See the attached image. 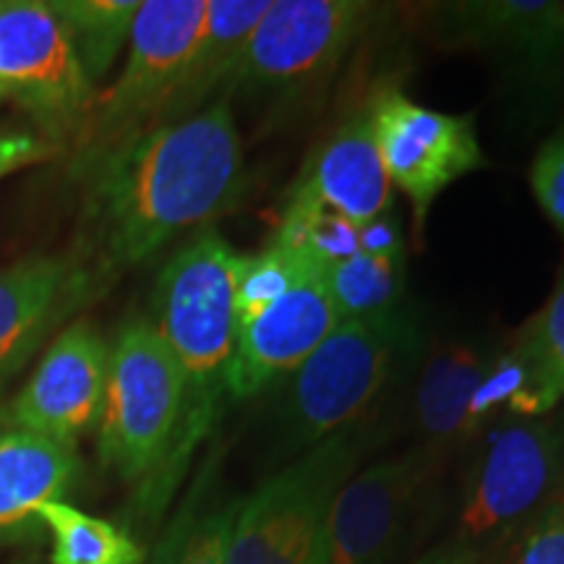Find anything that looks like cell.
Segmentation results:
<instances>
[{"mask_svg":"<svg viewBox=\"0 0 564 564\" xmlns=\"http://www.w3.org/2000/svg\"><path fill=\"white\" fill-rule=\"evenodd\" d=\"M87 257L79 288L150 262L192 228L232 209L246 188V158L230 97L162 123L89 167Z\"/></svg>","mask_w":564,"mask_h":564,"instance_id":"cell-1","label":"cell"},{"mask_svg":"<svg viewBox=\"0 0 564 564\" xmlns=\"http://www.w3.org/2000/svg\"><path fill=\"white\" fill-rule=\"evenodd\" d=\"M241 264L243 253L232 249L220 232L202 230L167 259L154 285L152 324L178 361L186 384L181 440L165 481V499L215 423L236 350V288Z\"/></svg>","mask_w":564,"mask_h":564,"instance_id":"cell-2","label":"cell"},{"mask_svg":"<svg viewBox=\"0 0 564 564\" xmlns=\"http://www.w3.org/2000/svg\"><path fill=\"white\" fill-rule=\"evenodd\" d=\"M181 366L150 319L118 329L108 352V377L97 415V455L102 468L126 484L144 486V497L165 505V481L183 426Z\"/></svg>","mask_w":564,"mask_h":564,"instance_id":"cell-3","label":"cell"},{"mask_svg":"<svg viewBox=\"0 0 564 564\" xmlns=\"http://www.w3.org/2000/svg\"><path fill=\"white\" fill-rule=\"evenodd\" d=\"M413 345L415 327L403 306L343 322L291 377L282 379L278 405L282 444L301 455L358 426Z\"/></svg>","mask_w":564,"mask_h":564,"instance_id":"cell-4","label":"cell"},{"mask_svg":"<svg viewBox=\"0 0 564 564\" xmlns=\"http://www.w3.org/2000/svg\"><path fill=\"white\" fill-rule=\"evenodd\" d=\"M207 3L209 0L139 3L126 66L108 89L97 91L87 126L76 139L84 167L173 121L207 21Z\"/></svg>","mask_w":564,"mask_h":564,"instance_id":"cell-5","label":"cell"},{"mask_svg":"<svg viewBox=\"0 0 564 564\" xmlns=\"http://www.w3.org/2000/svg\"><path fill=\"white\" fill-rule=\"evenodd\" d=\"M364 423L329 436L238 499L225 564H327V523L337 491L364 457Z\"/></svg>","mask_w":564,"mask_h":564,"instance_id":"cell-6","label":"cell"},{"mask_svg":"<svg viewBox=\"0 0 564 564\" xmlns=\"http://www.w3.org/2000/svg\"><path fill=\"white\" fill-rule=\"evenodd\" d=\"M379 6L364 0H272L253 30L228 97L288 102L329 79Z\"/></svg>","mask_w":564,"mask_h":564,"instance_id":"cell-7","label":"cell"},{"mask_svg":"<svg viewBox=\"0 0 564 564\" xmlns=\"http://www.w3.org/2000/svg\"><path fill=\"white\" fill-rule=\"evenodd\" d=\"M564 476V429L549 415L512 419L491 434L457 514V544L481 552L533 518Z\"/></svg>","mask_w":564,"mask_h":564,"instance_id":"cell-8","label":"cell"},{"mask_svg":"<svg viewBox=\"0 0 564 564\" xmlns=\"http://www.w3.org/2000/svg\"><path fill=\"white\" fill-rule=\"evenodd\" d=\"M387 178L411 204L415 238L423 236L434 202L453 183L489 165L474 116H455L382 87L366 102Z\"/></svg>","mask_w":564,"mask_h":564,"instance_id":"cell-9","label":"cell"},{"mask_svg":"<svg viewBox=\"0 0 564 564\" xmlns=\"http://www.w3.org/2000/svg\"><path fill=\"white\" fill-rule=\"evenodd\" d=\"M0 95L17 97L47 137H82L97 87L47 3H0Z\"/></svg>","mask_w":564,"mask_h":564,"instance_id":"cell-10","label":"cell"},{"mask_svg":"<svg viewBox=\"0 0 564 564\" xmlns=\"http://www.w3.org/2000/svg\"><path fill=\"white\" fill-rule=\"evenodd\" d=\"M432 468V453L419 447L350 476L329 510L327 564L390 562Z\"/></svg>","mask_w":564,"mask_h":564,"instance_id":"cell-11","label":"cell"},{"mask_svg":"<svg viewBox=\"0 0 564 564\" xmlns=\"http://www.w3.org/2000/svg\"><path fill=\"white\" fill-rule=\"evenodd\" d=\"M340 316L316 267L264 312L238 327L225 392L232 400L257 398L299 369L329 335Z\"/></svg>","mask_w":564,"mask_h":564,"instance_id":"cell-12","label":"cell"},{"mask_svg":"<svg viewBox=\"0 0 564 564\" xmlns=\"http://www.w3.org/2000/svg\"><path fill=\"white\" fill-rule=\"evenodd\" d=\"M108 352L91 324H70L11 405V429L74 447L100 415Z\"/></svg>","mask_w":564,"mask_h":564,"instance_id":"cell-13","label":"cell"},{"mask_svg":"<svg viewBox=\"0 0 564 564\" xmlns=\"http://www.w3.org/2000/svg\"><path fill=\"white\" fill-rule=\"evenodd\" d=\"M387 209H392V183L373 137L371 112L364 105L308 154L282 215L333 212L358 228Z\"/></svg>","mask_w":564,"mask_h":564,"instance_id":"cell-14","label":"cell"},{"mask_svg":"<svg viewBox=\"0 0 564 564\" xmlns=\"http://www.w3.org/2000/svg\"><path fill=\"white\" fill-rule=\"evenodd\" d=\"M447 45L497 53L533 82H556L564 58V3L552 0H468L434 11Z\"/></svg>","mask_w":564,"mask_h":564,"instance_id":"cell-15","label":"cell"},{"mask_svg":"<svg viewBox=\"0 0 564 564\" xmlns=\"http://www.w3.org/2000/svg\"><path fill=\"white\" fill-rule=\"evenodd\" d=\"M76 447L42 436L0 432V541L24 539L47 502H63L79 478Z\"/></svg>","mask_w":564,"mask_h":564,"instance_id":"cell-16","label":"cell"},{"mask_svg":"<svg viewBox=\"0 0 564 564\" xmlns=\"http://www.w3.org/2000/svg\"><path fill=\"white\" fill-rule=\"evenodd\" d=\"M491 361L489 348L470 343L436 345L429 352L415 387L413 411L419 432L432 447H449L476 436L470 426V403Z\"/></svg>","mask_w":564,"mask_h":564,"instance_id":"cell-17","label":"cell"},{"mask_svg":"<svg viewBox=\"0 0 564 564\" xmlns=\"http://www.w3.org/2000/svg\"><path fill=\"white\" fill-rule=\"evenodd\" d=\"M79 291L68 259L37 257L0 270V366L17 364L58 314L63 299Z\"/></svg>","mask_w":564,"mask_h":564,"instance_id":"cell-18","label":"cell"},{"mask_svg":"<svg viewBox=\"0 0 564 564\" xmlns=\"http://www.w3.org/2000/svg\"><path fill=\"white\" fill-rule=\"evenodd\" d=\"M270 3L272 0H209L199 47L175 105L173 121L207 108V97L215 89L228 95L246 45Z\"/></svg>","mask_w":564,"mask_h":564,"instance_id":"cell-19","label":"cell"},{"mask_svg":"<svg viewBox=\"0 0 564 564\" xmlns=\"http://www.w3.org/2000/svg\"><path fill=\"white\" fill-rule=\"evenodd\" d=\"M66 26L87 79L100 84L110 74L137 19V0H55L47 3Z\"/></svg>","mask_w":564,"mask_h":564,"instance_id":"cell-20","label":"cell"},{"mask_svg":"<svg viewBox=\"0 0 564 564\" xmlns=\"http://www.w3.org/2000/svg\"><path fill=\"white\" fill-rule=\"evenodd\" d=\"M531 377V390L520 419H541L564 400V285L554 291L546 306L514 337Z\"/></svg>","mask_w":564,"mask_h":564,"instance_id":"cell-21","label":"cell"},{"mask_svg":"<svg viewBox=\"0 0 564 564\" xmlns=\"http://www.w3.org/2000/svg\"><path fill=\"white\" fill-rule=\"evenodd\" d=\"M40 525L53 535V564H144V552L129 533L68 502L42 507Z\"/></svg>","mask_w":564,"mask_h":564,"instance_id":"cell-22","label":"cell"},{"mask_svg":"<svg viewBox=\"0 0 564 564\" xmlns=\"http://www.w3.org/2000/svg\"><path fill=\"white\" fill-rule=\"evenodd\" d=\"M322 282L340 322L392 312L403 299L405 259L369 257L358 251L345 262L322 267Z\"/></svg>","mask_w":564,"mask_h":564,"instance_id":"cell-23","label":"cell"},{"mask_svg":"<svg viewBox=\"0 0 564 564\" xmlns=\"http://www.w3.org/2000/svg\"><path fill=\"white\" fill-rule=\"evenodd\" d=\"M236 502H225L212 486L202 484L192 494L171 531L162 535L150 564H225V544Z\"/></svg>","mask_w":564,"mask_h":564,"instance_id":"cell-24","label":"cell"},{"mask_svg":"<svg viewBox=\"0 0 564 564\" xmlns=\"http://www.w3.org/2000/svg\"><path fill=\"white\" fill-rule=\"evenodd\" d=\"M316 267L319 264L303 249H293V246L278 241L264 246L253 257H243L236 288L238 327L253 319L259 312H264L267 306H272Z\"/></svg>","mask_w":564,"mask_h":564,"instance_id":"cell-25","label":"cell"},{"mask_svg":"<svg viewBox=\"0 0 564 564\" xmlns=\"http://www.w3.org/2000/svg\"><path fill=\"white\" fill-rule=\"evenodd\" d=\"M502 564H564V476L546 505L520 528Z\"/></svg>","mask_w":564,"mask_h":564,"instance_id":"cell-26","label":"cell"},{"mask_svg":"<svg viewBox=\"0 0 564 564\" xmlns=\"http://www.w3.org/2000/svg\"><path fill=\"white\" fill-rule=\"evenodd\" d=\"M528 186L546 220L564 236V126L535 150L528 167Z\"/></svg>","mask_w":564,"mask_h":564,"instance_id":"cell-27","label":"cell"},{"mask_svg":"<svg viewBox=\"0 0 564 564\" xmlns=\"http://www.w3.org/2000/svg\"><path fill=\"white\" fill-rule=\"evenodd\" d=\"M358 251L369 253V257L405 259V232L392 209L358 225Z\"/></svg>","mask_w":564,"mask_h":564,"instance_id":"cell-28","label":"cell"},{"mask_svg":"<svg viewBox=\"0 0 564 564\" xmlns=\"http://www.w3.org/2000/svg\"><path fill=\"white\" fill-rule=\"evenodd\" d=\"M53 154V147L32 133H0V178L19 167L37 165Z\"/></svg>","mask_w":564,"mask_h":564,"instance_id":"cell-29","label":"cell"},{"mask_svg":"<svg viewBox=\"0 0 564 564\" xmlns=\"http://www.w3.org/2000/svg\"><path fill=\"white\" fill-rule=\"evenodd\" d=\"M478 556H481V552H476V549L457 544V541H447V544L423 554L415 564H478Z\"/></svg>","mask_w":564,"mask_h":564,"instance_id":"cell-30","label":"cell"},{"mask_svg":"<svg viewBox=\"0 0 564 564\" xmlns=\"http://www.w3.org/2000/svg\"><path fill=\"white\" fill-rule=\"evenodd\" d=\"M0 97H3V95H0Z\"/></svg>","mask_w":564,"mask_h":564,"instance_id":"cell-31","label":"cell"}]
</instances>
